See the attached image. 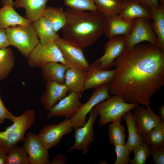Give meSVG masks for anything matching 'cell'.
I'll return each mask as SVG.
<instances>
[{"mask_svg": "<svg viewBox=\"0 0 164 164\" xmlns=\"http://www.w3.org/2000/svg\"><path fill=\"white\" fill-rule=\"evenodd\" d=\"M110 94L150 108L151 97L164 85V51L149 43L127 47L114 60Z\"/></svg>", "mask_w": 164, "mask_h": 164, "instance_id": "obj_1", "label": "cell"}, {"mask_svg": "<svg viewBox=\"0 0 164 164\" xmlns=\"http://www.w3.org/2000/svg\"><path fill=\"white\" fill-rule=\"evenodd\" d=\"M67 22L61 29L63 38L83 50L93 45L104 34L105 16L98 10L65 11Z\"/></svg>", "mask_w": 164, "mask_h": 164, "instance_id": "obj_2", "label": "cell"}, {"mask_svg": "<svg viewBox=\"0 0 164 164\" xmlns=\"http://www.w3.org/2000/svg\"><path fill=\"white\" fill-rule=\"evenodd\" d=\"M36 115L32 109L26 111L16 116L13 123L3 132H0V149L8 155L19 142L24 141L26 132L34 124Z\"/></svg>", "mask_w": 164, "mask_h": 164, "instance_id": "obj_3", "label": "cell"}, {"mask_svg": "<svg viewBox=\"0 0 164 164\" xmlns=\"http://www.w3.org/2000/svg\"><path fill=\"white\" fill-rule=\"evenodd\" d=\"M9 45L17 48L27 58L34 48L40 43L32 23L5 29Z\"/></svg>", "mask_w": 164, "mask_h": 164, "instance_id": "obj_4", "label": "cell"}, {"mask_svg": "<svg viewBox=\"0 0 164 164\" xmlns=\"http://www.w3.org/2000/svg\"><path fill=\"white\" fill-rule=\"evenodd\" d=\"M138 105L136 103L127 102L122 97L117 95H113L101 101L94 107L98 112L100 127L121 118L124 114Z\"/></svg>", "mask_w": 164, "mask_h": 164, "instance_id": "obj_5", "label": "cell"}, {"mask_svg": "<svg viewBox=\"0 0 164 164\" xmlns=\"http://www.w3.org/2000/svg\"><path fill=\"white\" fill-rule=\"evenodd\" d=\"M27 58L28 65L31 67L42 68L46 64L51 62L60 63L67 65L60 50L54 41L46 44L40 42Z\"/></svg>", "mask_w": 164, "mask_h": 164, "instance_id": "obj_6", "label": "cell"}, {"mask_svg": "<svg viewBox=\"0 0 164 164\" xmlns=\"http://www.w3.org/2000/svg\"><path fill=\"white\" fill-rule=\"evenodd\" d=\"M55 42L69 68L85 71L88 70L90 65L84 56L82 49L63 37H59Z\"/></svg>", "mask_w": 164, "mask_h": 164, "instance_id": "obj_7", "label": "cell"}, {"mask_svg": "<svg viewBox=\"0 0 164 164\" xmlns=\"http://www.w3.org/2000/svg\"><path fill=\"white\" fill-rule=\"evenodd\" d=\"M90 113L89 118L85 124L82 126L75 129L74 142L68 150V152L74 150H80L83 155L87 154L88 152V147L94 140V125L98 115V111L94 108Z\"/></svg>", "mask_w": 164, "mask_h": 164, "instance_id": "obj_8", "label": "cell"}, {"mask_svg": "<svg viewBox=\"0 0 164 164\" xmlns=\"http://www.w3.org/2000/svg\"><path fill=\"white\" fill-rule=\"evenodd\" d=\"M150 20L139 18L134 20V24L131 32L125 36L127 47H131L143 41L156 46L157 37L153 30Z\"/></svg>", "mask_w": 164, "mask_h": 164, "instance_id": "obj_9", "label": "cell"}, {"mask_svg": "<svg viewBox=\"0 0 164 164\" xmlns=\"http://www.w3.org/2000/svg\"><path fill=\"white\" fill-rule=\"evenodd\" d=\"M94 91L88 100L82 104L76 114L70 119L74 129L84 125L87 121L86 116L98 103L110 97L109 84L104 85Z\"/></svg>", "mask_w": 164, "mask_h": 164, "instance_id": "obj_10", "label": "cell"}, {"mask_svg": "<svg viewBox=\"0 0 164 164\" xmlns=\"http://www.w3.org/2000/svg\"><path fill=\"white\" fill-rule=\"evenodd\" d=\"M72 128L70 119L66 118L58 124L44 126L38 136L43 145L49 149L58 145L63 136L70 133Z\"/></svg>", "mask_w": 164, "mask_h": 164, "instance_id": "obj_11", "label": "cell"}, {"mask_svg": "<svg viewBox=\"0 0 164 164\" xmlns=\"http://www.w3.org/2000/svg\"><path fill=\"white\" fill-rule=\"evenodd\" d=\"M22 146L28 155L29 164H50L49 149L40 141L38 135L26 134Z\"/></svg>", "mask_w": 164, "mask_h": 164, "instance_id": "obj_12", "label": "cell"}, {"mask_svg": "<svg viewBox=\"0 0 164 164\" xmlns=\"http://www.w3.org/2000/svg\"><path fill=\"white\" fill-rule=\"evenodd\" d=\"M104 46V53L97 60L100 62L101 69L110 70L113 66L115 60L125 51L127 48L125 36L117 35L109 39Z\"/></svg>", "mask_w": 164, "mask_h": 164, "instance_id": "obj_13", "label": "cell"}, {"mask_svg": "<svg viewBox=\"0 0 164 164\" xmlns=\"http://www.w3.org/2000/svg\"><path fill=\"white\" fill-rule=\"evenodd\" d=\"M133 119L137 131L141 136L149 133L159 123L163 121L150 108L138 105L133 110Z\"/></svg>", "mask_w": 164, "mask_h": 164, "instance_id": "obj_14", "label": "cell"}, {"mask_svg": "<svg viewBox=\"0 0 164 164\" xmlns=\"http://www.w3.org/2000/svg\"><path fill=\"white\" fill-rule=\"evenodd\" d=\"M80 98L75 93L70 92L49 110L47 118L60 116L68 119L71 118L82 104Z\"/></svg>", "mask_w": 164, "mask_h": 164, "instance_id": "obj_15", "label": "cell"}, {"mask_svg": "<svg viewBox=\"0 0 164 164\" xmlns=\"http://www.w3.org/2000/svg\"><path fill=\"white\" fill-rule=\"evenodd\" d=\"M114 73V69H101L100 62L96 60L89 66L84 84V91L109 84L113 79Z\"/></svg>", "mask_w": 164, "mask_h": 164, "instance_id": "obj_16", "label": "cell"}, {"mask_svg": "<svg viewBox=\"0 0 164 164\" xmlns=\"http://www.w3.org/2000/svg\"><path fill=\"white\" fill-rule=\"evenodd\" d=\"M105 16L104 34L108 39L115 35L127 36L131 32L134 20L126 19L119 15Z\"/></svg>", "mask_w": 164, "mask_h": 164, "instance_id": "obj_17", "label": "cell"}, {"mask_svg": "<svg viewBox=\"0 0 164 164\" xmlns=\"http://www.w3.org/2000/svg\"><path fill=\"white\" fill-rule=\"evenodd\" d=\"M46 90L41 98V103L46 110H49L69 92L64 84L56 82H46Z\"/></svg>", "mask_w": 164, "mask_h": 164, "instance_id": "obj_18", "label": "cell"}, {"mask_svg": "<svg viewBox=\"0 0 164 164\" xmlns=\"http://www.w3.org/2000/svg\"><path fill=\"white\" fill-rule=\"evenodd\" d=\"M119 15L130 20L139 18L152 19L149 9L136 0H124Z\"/></svg>", "mask_w": 164, "mask_h": 164, "instance_id": "obj_19", "label": "cell"}, {"mask_svg": "<svg viewBox=\"0 0 164 164\" xmlns=\"http://www.w3.org/2000/svg\"><path fill=\"white\" fill-rule=\"evenodd\" d=\"M87 71L68 68L65 76L64 84L67 87L69 92L76 93L80 98L85 91L84 84Z\"/></svg>", "mask_w": 164, "mask_h": 164, "instance_id": "obj_20", "label": "cell"}, {"mask_svg": "<svg viewBox=\"0 0 164 164\" xmlns=\"http://www.w3.org/2000/svg\"><path fill=\"white\" fill-rule=\"evenodd\" d=\"M48 0H15L14 6L25 9L24 17L33 22L43 16Z\"/></svg>", "mask_w": 164, "mask_h": 164, "instance_id": "obj_21", "label": "cell"}, {"mask_svg": "<svg viewBox=\"0 0 164 164\" xmlns=\"http://www.w3.org/2000/svg\"><path fill=\"white\" fill-rule=\"evenodd\" d=\"M32 23L18 14L13 7L3 5L0 9V28L6 29L17 25H26Z\"/></svg>", "mask_w": 164, "mask_h": 164, "instance_id": "obj_22", "label": "cell"}, {"mask_svg": "<svg viewBox=\"0 0 164 164\" xmlns=\"http://www.w3.org/2000/svg\"><path fill=\"white\" fill-rule=\"evenodd\" d=\"M32 23L42 44H46L51 41L55 42L60 37L50 21L45 16H42Z\"/></svg>", "mask_w": 164, "mask_h": 164, "instance_id": "obj_23", "label": "cell"}, {"mask_svg": "<svg viewBox=\"0 0 164 164\" xmlns=\"http://www.w3.org/2000/svg\"><path fill=\"white\" fill-rule=\"evenodd\" d=\"M68 68L59 63H48L42 68V77L46 82L53 81L64 84L65 73Z\"/></svg>", "mask_w": 164, "mask_h": 164, "instance_id": "obj_24", "label": "cell"}, {"mask_svg": "<svg viewBox=\"0 0 164 164\" xmlns=\"http://www.w3.org/2000/svg\"><path fill=\"white\" fill-rule=\"evenodd\" d=\"M149 9L153 20V31L157 38L156 46L164 51V6L159 4L157 7Z\"/></svg>", "mask_w": 164, "mask_h": 164, "instance_id": "obj_25", "label": "cell"}, {"mask_svg": "<svg viewBox=\"0 0 164 164\" xmlns=\"http://www.w3.org/2000/svg\"><path fill=\"white\" fill-rule=\"evenodd\" d=\"M122 117L126 123L128 132V140L125 144L132 152L135 149L144 142L143 137L140 136L137 131L133 113L131 111L125 113Z\"/></svg>", "mask_w": 164, "mask_h": 164, "instance_id": "obj_26", "label": "cell"}, {"mask_svg": "<svg viewBox=\"0 0 164 164\" xmlns=\"http://www.w3.org/2000/svg\"><path fill=\"white\" fill-rule=\"evenodd\" d=\"M43 16L50 21L56 32L61 29L67 22L65 11L61 7H48L46 8Z\"/></svg>", "mask_w": 164, "mask_h": 164, "instance_id": "obj_27", "label": "cell"}, {"mask_svg": "<svg viewBox=\"0 0 164 164\" xmlns=\"http://www.w3.org/2000/svg\"><path fill=\"white\" fill-rule=\"evenodd\" d=\"M14 62V55L11 49H0V81L6 79L10 73Z\"/></svg>", "mask_w": 164, "mask_h": 164, "instance_id": "obj_28", "label": "cell"}, {"mask_svg": "<svg viewBox=\"0 0 164 164\" xmlns=\"http://www.w3.org/2000/svg\"><path fill=\"white\" fill-rule=\"evenodd\" d=\"M98 11L105 16L119 15L124 0H94Z\"/></svg>", "mask_w": 164, "mask_h": 164, "instance_id": "obj_29", "label": "cell"}, {"mask_svg": "<svg viewBox=\"0 0 164 164\" xmlns=\"http://www.w3.org/2000/svg\"><path fill=\"white\" fill-rule=\"evenodd\" d=\"M143 137L144 142L150 146L164 147V121L159 123Z\"/></svg>", "mask_w": 164, "mask_h": 164, "instance_id": "obj_30", "label": "cell"}, {"mask_svg": "<svg viewBox=\"0 0 164 164\" xmlns=\"http://www.w3.org/2000/svg\"><path fill=\"white\" fill-rule=\"evenodd\" d=\"M121 119L112 121L109 125V141L114 145L125 143V127L121 123Z\"/></svg>", "mask_w": 164, "mask_h": 164, "instance_id": "obj_31", "label": "cell"}, {"mask_svg": "<svg viewBox=\"0 0 164 164\" xmlns=\"http://www.w3.org/2000/svg\"><path fill=\"white\" fill-rule=\"evenodd\" d=\"M5 164H29L27 153L22 146L16 145L7 155Z\"/></svg>", "mask_w": 164, "mask_h": 164, "instance_id": "obj_32", "label": "cell"}, {"mask_svg": "<svg viewBox=\"0 0 164 164\" xmlns=\"http://www.w3.org/2000/svg\"><path fill=\"white\" fill-rule=\"evenodd\" d=\"M64 5L69 8L80 11L97 10L94 0H63Z\"/></svg>", "mask_w": 164, "mask_h": 164, "instance_id": "obj_33", "label": "cell"}, {"mask_svg": "<svg viewBox=\"0 0 164 164\" xmlns=\"http://www.w3.org/2000/svg\"><path fill=\"white\" fill-rule=\"evenodd\" d=\"M149 146L144 142L135 149L132 152L134 155L133 158L130 159V164H145L147 158L150 156Z\"/></svg>", "mask_w": 164, "mask_h": 164, "instance_id": "obj_34", "label": "cell"}, {"mask_svg": "<svg viewBox=\"0 0 164 164\" xmlns=\"http://www.w3.org/2000/svg\"><path fill=\"white\" fill-rule=\"evenodd\" d=\"M114 146L116 158L114 164H128L130 161V156L131 152L125 144L116 145Z\"/></svg>", "mask_w": 164, "mask_h": 164, "instance_id": "obj_35", "label": "cell"}, {"mask_svg": "<svg viewBox=\"0 0 164 164\" xmlns=\"http://www.w3.org/2000/svg\"><path fill=\"white\" fill-rule=\"evenodd\" d=\"M149 153L152 158V164H164V147H156L149 145Z\"/></svg>", "mask_w": 164, "mask_h": 164, "instance_id": "obj_36", "label": "cell"}, {"mask_svg": "<svg viewBox=\"0 0 164 164\" xmlns=\"http://www.w3.org/2000/svg\"><path fill=\"white\" fill-rule=\"evenodd\" d=\"M15 117L8 110L5 106L1 98L0 90V124L3 123L6 119H8L12 122Z\"/></svg>", "mask_w": 164, "mask_h": 164, "instance_id": "obj_37", "label": "cell"}, {"mask_svg": "<svg viewBox=\"0 0 164 164\" xmlns=\"http://www.w3.org/2000/svg\"><path fill=\"white\" fill-rule=\"evenodd\" d=\"M9 45L5 29L0 28V49L7 47Z\"/></svg>", "mask_w": 164, "mask_h": 164, "instance_id": "obj_38", "label": "cell"}, {"mask_svg": "<svg viewBox=\"0 0 164 164\" xmlns=\"http://www.w3.org/2000/svg\"><path fill=\"white\" fill-rule=\"evenodd\" d=\"M66 162L65 156L61 154H58L53 158L50 164H64Z\"/></svg>", "mask_w": 164, "mask_h": 164, "instance_id": "obj_39", "label": "cell"}, {"mask_svg": "<svg viewBox=\"0 0 164 164\" xmlns=\"http://www.w3.org/2000/svg\"><path fill=\"white\" fill-rule=\"evenodd\" d=\"M145 1L149 9L157 7L159 5V0H145Z\"/></svg>", "mask_w": 164, "mask_h": 164, "instance_id": "obj_40", "label": "cell"}, {"mask_svg": "<svg viewBox=\"0 0 164 164\" xmlns=\"http://www.w3.org/2000/svg\"><path fill=\"white\" fill-rule=\"evenodd\" d=\"M7 155L0 149V164H5Z\"/></svg>", "mask_w": 164, "mask_h": 164, "instance_id": "obj_41", "label": "cell"}, {"mask_svg": "<svg viewBox=\"0 0 164 164\" xmlns=\"http://www.w3.org/2000/svg\"><path fill=\"white\" fill-rule=\"evenodd\" d=\"M161 118L162 120L164 121V105L160 106L159 108L158 114Z\"/></svg>", "mask_w": 164, "mask_h": 164, "instance_id": "obj_42", "label": "cell"}, {"mask_svg": "<svg viewBox=\"0 0 164 164\" xmlns=\"http://www.w3.org/2000/svg\"><path fill=\"white\" fill-rule=\"evenodd\" d=\"M1 4L3 6L9 5L14 7V2L12 0H1Z\"/></svg>", "mask_w": 164, "mask_h": 164, "instance_id": "obj_43", "label": "cell"}, {"mask_svg": "<svg viewBox=\"0 0 164 164\" xmlns=\"http://www.w3.org/2000/svg\"><path fill=\"white\" fill-rule=\"evenodd\" d=\"M137 1H138L139 2H140L141 3H142L145 6V7L149 8L146 3L145 2V0H136Z\"/></svg>", "mask_w": 164, "mask_h": 164, "instance_id": "obj_44", "label": "cell"}, {"mask_svg": "<svg viewBox=\"0 0 164 164\" xmlns=\"http://www.w3.org/2000/svg\"><path fill=\"white\" fill-rule=\"evenodd\" d=\"M160 3V5L164 6V0H159Z\"/></svg>", "mask_w": 164, "mask_h": 164, "instance_id": "obj_45", "label": "cell"}]
</instances>
